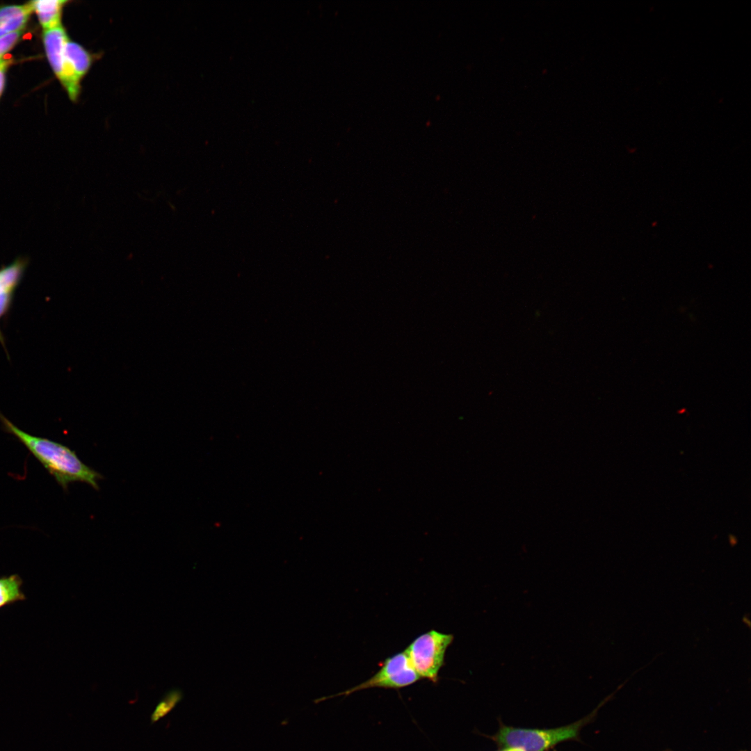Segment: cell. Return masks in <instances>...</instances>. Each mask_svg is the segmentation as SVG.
Here are the masks:
<instances>
[{
    "mask_svg": "<svg viewBox=\"0 0 751 751\" xmlns=\"http://www.w3.org/2000/svg\"><path fill=\"white\" fill-rule=\"evenodd\" d=\"M500 751H523V750L522 749H519V748H512L502 749Z\"/></svg>",
    "mask_w": 751,
    "mask_h": 751,
    "instance_id": "14",
    "label": "cell"
},
{
    "mask_svg": "<svg viewBox=\"0 0 751 751\" xmlns=\"http://www.w3.org/2000/svg\"><path fill=\"white\" fill-rule=\"evenodd\" d=\"M65 58L76 77L81 81L90 70L95 56L83 46L69 38L65 44Z\"/></svg>",
    "mask_w": 751,
    "mask_h": 751,
    "instance_id": "8",
    "label": "cell"
},
{
    "mask_svg": "<svg viewBox=\"0 0 751 751\" xmlns=\"http://www.w3.org/2000/svg\"><path fill=\"white\" fill-rule=\"evenodd\" d=\"M4 430L13 435L54 477L64 490L70 483L84 482L98 490L103 476L85 465L69 447L49 439L33 435L19 428L0 413Z\"/></svg>",
    "mask_w": 751,
    "mask_h": 751,
    "instance_id": "1",
    "label": "cell"
},
{
    "mask_svg": "<svg viewBox=\"0 0 751 751\" xmlns=\"http://www.w3.org/2000/svg\"><path fill=\"white\" fill-rule=\"evenodd\" d=\"M453 635L430 630L417 637L405 650L420 678L437 683Z\"/></svg>",
    "mask_w": 751,
    "mask_h": 751,
    "instance_id": "3",
    "label": "cell"
},
{
    "mask_svg": "<svg viewBox=\"0 0 751 751\" xmlns=\"http://www.w3.org/2000/svg\"><path fill=\"white\" fill-rule=\"evenodd\" d=\"M32 11H33L32 1L22 6L1 7L0 37L10 32L24 29Z\"/></svg>",
    "mask_w": 751,
    "mask_h": 751,
    "instance_id": "7",
    "label": "cell"
},
{
    "mask_svg": "<svg viewBox=\"0 0 751 751\" xmlns=\"http://www.w3.org/2000/svg\"><path fill=\"white\" fill-rule=\"evenodd\" d=\"M22 580L17 574L0 576V608L25 599Z\"/></svg>",
    "mask_w": 751,
    "mask_h": 751,
    "instance_id": "10",
    "label": "cell"
},
{
    "mask_svg": "<svg viewBox=\"0 0 751 751\" xmlns=\"http://www.w3.org/2000/svg\"><path fill=\"white\" fill-rule=\"evenodd\" d=\"M182 692L179 689L169 691L158 702L151 716L153 724L168 715L182 700Z\"/></svg>",
    "mask_w": 751,
    "mask_h": 751,
    "instance_id": "11",
    "label": "cell"
},
{
    "mask_svg": "<svg viewBox=\"0 0 751 751\" xmlns=\"http://www.w3.org/2000/svg\"><path fill=\"white\" fill-rule=\"evenodd\" d=\"M27 264V259L19 257L0 268V318L8 312L14 292L22 278ZM0 341L3 344L1 331Z\"/></svg>",
    "mask_w": 751,
    "mask_h": 751,
    "instance_id": "6",
    "label": "cell"
},
{
    "mask_svg": "<svg viewBox=\"0 0 751 751\" xmlns=\"http://www.w3.org/2000/svg\"><path fill=\"white\" fill-rule=\"evenodd\" d=\"M67 38L62 24L43 31V42L49 62L70 99L76 101L80 92L81 81L65 56V44Z\"/></svg>",
    "mask_w": 751,
    "mask_h": 751,
    "instance_id": "5",
    "label": "cell"
},
{
    "mask_svg": "<svg viewBox=\"0 0 751 751\" xmlns=\"http://www.w3.org/2000/svg\"><path fill=\"white\" fill-rule=\"evenodd\" d=\"M1 60V59H0Z\"/></svg>",
    "mask_w": 751,
    "mask_h": 751,
    "instance_id": "15",
    "label": "cell"
},
{
    "mask_svg": "<svg viewBox=\"0 0 751 751\" xmlns=\"http://www.w3.org/2000/svg\"><path fill=\"white\" fill-rule=\"evenodd\" d=\"M592 714L572 724L550 729L521 728L500 725L498 732L489 736L500 750L519 748L523 751H546L557 744L578 740L581 728Z\"/></svg>",
    "mask_w": 751,
    "mask_h": 751,
    "instance_id": "2",
    "label": "cell"
},
{
    "mask_svg": "<svg viewBox=\"0 0 751 751\" xmlns=\"http://www.w3.org/2000/svg\"><path fill=\"white\" fill-rule=\"evenodd\" d=\"M420 679L412 668L405 651H403L387 658L380 670L369 679L335 695L322 697L318 701L339 695L348 696L371 688L399 689L410 686Z\"/></svg>",
    "mask_w": 751,
    "mask_h": 751,
    "instance_id": "4",
    "label": "cell"
},
{
    "mask_svg": "<svg viewBox=\"0 0 751 751\" xmlns=\"http://www.w3.org/2000/svg\"><path fill=\"white\" fill-rule=\"evenodd\" d=\"M23 32L24 29H21L0 37V59L4 54L8 52L17 42Z\"/></svg>",
    "mask_w": 751,
    "mask_h": 751,
    "instance_id": "12",
    "label": "cell"
},
{
    "mask_svg": "<svg viewBox=\"0 0 751 751\" xmlns=\"http://www.w3.org/2000/svg\"><path fill=\"white\" fill-rule=\"evenodd\" d=\"M10 63L9 60H0V95L3 89L5 81V72Z\"/></svg>",
    "mask_w": 751,
    "mask_h": 751,
    "instance_id": "13",
    "label": "cell"
},
{
    "mask_svg": "<svg viewBox=\"0 0 751 751\" xmlns=\"http://www.w3.org/2000/svg\"><path fill=\"white\" fill-rule=\"evenodd\" d=\"M67 2L63 0L32 1L33 10L35 11L44 30L61 25L62 9Z\"/></svg>",
    "mask_w": 751,
    "mask_h": 751,
    "instance_id": "9",
    "label": "cell"
}]
</instances>
